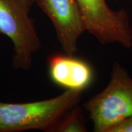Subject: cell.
<instances>
[{"instance_id": "6", "label": "cell", "mask_w": 132, "mask_h": 132, "mask_svg": "<svg viewBox=\"0 0 132 132\" xmlns=\"http://www.w3.org/2000/svg\"><path fill=\"white\" fill-rule=\"evenodd\" d=\"M48 69L52 81L65 90L83 92L93 79V71L88 62L65 53L49 57Z\"/></svg>"}, {"instance_id": "4", "label": "cell", "mask_w": 132, "mask_h": 132, "mask_svg": "<svg viewBox=\"0 0 132 132\" xmlns=\"http://www.w3.org/2000/svg\"><path fill=\"white\" fill-rule=\"evenodd\" d=\"M86 31L101 44L119 43L132 47V27L126 10H112L106 0H76Z\"/></svg>"}, {"instance_id": "5", "label": "cell", "mask_w": 132, "mask_h": 132, "mask_svg": "<svg viewBox=\"0 0 132 132\" xmlns=\"http://www.w3.org/2000/svg\"><path fill=\"white\" fill-rule=\"evenodd\" d=\"M51 20L64 53L74 55L78 40L86 31L79 7L76 0H36Z\"/></svg>"}, {"instance_id": "7", "label": "cell", "mask_w": 132, "mask_h": 132, "mask_svg": "<svg viewBox=\"0 0 132 132\" xmlns=\"http://www.w3.org/2000/svg\"><path fill=\"white\" fill-rule=\"evenodd\" d=\"M53 132H86L87 128L81 111L73 107L62 118L52 130Z\"/></svg>"}, {"instance_id": "9", "label": "cell", "mask_w": 132, "mask_h": 132, "mask_svg": "<svg viewBox=\"0 0 132 132\" xmlns=\"http://www.w3.org/2000/svg\"><path fill=\"white\" fill-rule=\"evenodd\" d=\"M25 2H27V4L28 5V6L30 8L34 5V3H36V0H25Z\"/></svg>"}, {"instance_id": "3", "label": "cell", "mask_w": 132, "mask_h": 132, "mask_svg": "<svg viewBox=\"0 0 132 132\" xmlns=\"http://www.w3.org/2000/svg\"><path fill=\"white\" fill-rule=\"evenodd\" d=\"M29 10L25 0H0V33L13 43L14 68L23 71L30 69L33 57L41 48Z\"/></svg>"}, {"instance_id": "1", "label": "cell", "mask_w": 132, "mask_h": 132, "mask_svg": "<svg viewBox=\"0 0 132 132\" xmlns=\"http://www.w3.org/2000/svg\"><path fill=\"white\" fill-rule=\"evenodd\" d=\"M82 92L65 90L54 98L28 103L0 102V132L52 131L79 101Z\"/></svg>"}, {"instance_id": "2", "label": "cell", "mask_w": 132, "mask_h": 132, "mask_svg": "<svg viewBox=\"0 0 132 132\" xmlns=\"http://www.w3.org/2000/svg\"><path fill=\"white\" fill-rule=\"evenodd\" d=\"M83 106L89 113L95 132H108L132 116V78L118 62L112 65L107 86Z\"/></svg>"}, {"instance_id": "8", "label": "cell", "mask_w": 132, "mask_h": 132, "mask_svg": "<svg viewBox=\"0 0 132 132\" xmlns=\"http://www.w3.org/2000/svg\"><path fill=\"white\" fill-rule=\"evenodd\" d=\"M108 132H132V116L116 124Z\"/></svg>"}]
</instances>
